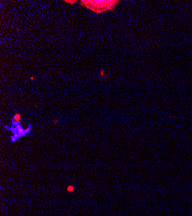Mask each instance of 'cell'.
I'll list each match as a JSON object with an SVG mask.
<instances>
[{
	"instance_id": "6da1fadb",
	"label": "cell",
	"mask_w": 192,
	"mask_h": 216,
	"mask_svg": "<svg viewBox=\"0 0 192 216\" xmlns=\"http://www.w3.org/2000/svg\"><path fill=\"white\" fill-rule=\"evenodd\" d=\"M86 6L91 9L93 11H98L97 10H101V11H105L107 10H112L117 1H85Z\"/></svg>"
},
{
	"instance_id": "7a4b0ae2",
	"label": "cell",
	"mask_w": 192,
	"mask_h": 216,
	"mask_svg": "<svg viewBox=\"0 0 192 216\" xmlns=\"http://www.w3.org/2000/svg\"><path fill=\"white\" fill-rule=\"evenodd\" d=\"M20 120H21L20 113H16V114L14 116V118H13V121H14L15 123H16V124H18V123H20Z\"/></svg>"
},
{
	"instance_id": "3957f363",
	"label": "cell",
	"mask_w": 192,
	"mask_h": 216,
	"mask_svg": "<svg viewBox=\"0 0 192 216\" xmlns=\"http://www.w3.org/2000/svg\"><path fill=\"white\" fill-rule=\"evenodd\" d=\"M67 192H73L74 191V187L73 186V185H69V186H67Z\"/></svg>"
},
{
	"instance_id": "277c9868",
	"label": "cell",
	"mask_w": 192,
	"mask_h": 216,
	"mask_svg": "<svg viewBox=\"0 0 192 216\" xmlns=\"http://www.w3.org/2000/svg\"><path fill=\"white\" fill-rule=\"evenodd\" d=\"M65 3H68V4H75V3H76V1H69V0L67 1V0H66V1H65Z\"/></svg>"
},
{
	"instance_id": "5b68a950",
	"label": "cell",
	"mask_w": 192,
	"mask_h": 216,
	"mask_svg": "<svg viewBox=\"0 0 192 216\" xmlns=\"http://www.w3.org/2000/svg\"><path fill=\"white\" fill-rule=\"evenodd\" d=\"M104 74H105V71L103 69L101 70V71H100V75H101V76H104Z\"/></svg>"
},
{
	"instance_id": "8992f818",
	"label": "cell",
	"mask_w": 192,
	"mask_h": 216,
	"mask_svg": "<svg viewBox=\"0 0 192 216\" xmlns=\"http://www.w3.org/2000/svg\"><path fill=\"white\" fill-rule=\"evenodd\" d=\"M57 123H58V119H55V120L53 121V124H54V125H57Z\"/></svg>"
},
{
	"instance_id": "52a82bcc",
	"label": "cell",
	"mask_w": 192,
	"mask_h": 216,
	"mask_svg": "<svg viewBox=\"0 0 192 216\" xmlns=\"http://www.w3.org/2000/svg\"><path fill=\"white\" fill-rule=\"evenodd\" d=\"M30 80H31V81H34V80H35V77H34V76H31V77H30Z\"/></svg>"
}]
</instances>
